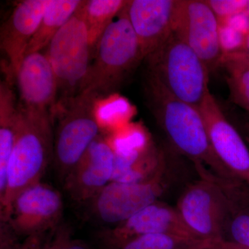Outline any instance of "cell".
Listing matches in <instances>:
<instances>
[{
  "instance_id": "cell-24",
  "label": "cell",
  "mask_w": 249,
  "mask_h": 249,
  "mask_svg": "<svg viewBox=\"0 0 249 249\" xmlns=\"http://www.w3.org/2000/svg\"><path fill=\"white\" fill-rule=\"evenodd\" d=\"M42 249H89L84 242L73 238L71 229L60 224L49 232Z\"/></svg>"
},
{
  "instance_id": "cell-5",
  "label": "cell",
  "mask_w": 249,
  "mask_h": 249,
  "mask_svg": "<svg viewBox=\"0 0 249 249\" xmlns=\"http://www.w3.org/2000/svg\"><path fill=\"white\" fill-rule=\"evenodd\" d=\"M98 98L83 92L54 109L53 160L62 181L80 161L95 139L100 135Z\"/></svg>"
},
{
  "instance_id": "cell-6",
  "label": "cell",
  "mask_w": 249,
  "mask_h": 249,
  "mask_svg": "<svg viewBox=\"0 0 249 249\" xmlns=\"http://www.w3.org/2000/svg\"><path fill=\"white\" fill-rule=\"evenodd\" d=\"M43 52L56 77V106L81 94L89 75L93 49L80 6Z\"/></svg>"
},
{
  "instance_id": "cell-26",
  "label": "cell",
  "mask_w": 249,
  "mask_h": 249,
  "mask_svg": "<svg viewBox=\"0 0 249 249\" xmlns=\"http://www.w3.org/2000/svg\"><path fill=\"white\" fill-rule=\"evenodd\" d=\"M219 20L245 12L249 0H206Z\"/></svg>"
},
{
  "instance_id": "cell-30",
  "label": "cell",
  "mask_w": 249,
  "mask_h": 249,
  "mask_svg": "<svg viewBox=\"0 0 249 249\" xmlns=\"http://www.w3.org/2000/svg\"><path fill=\"white\" fill-rule=\"evenodd\" d=\"M246 52L249 55V35L247 37V43H246Z\"/></svg>"
},
{
  "instance_id": "cell-2",
  "label": "cell",
  "mask_w": 249,
  "mask_h": 249,
  "mask_svg": "<svg viewBox=\"0 0 249 249\" xmlns=\"http://www.w3.org/2000/svg\"><path fill=\"white\" fill-rule=\"evenodd\" d=\"M19 110V129L8 165L7 188L0 200V218L3 223L7 222L16 196L26 188L40 182L53 160L52 114L20 107Z\"/></svg>"
},
{
  "instance_id": "cell-13",
  "label": "cell",
  "mask_w": 249,
  "mask_h": 249,
  "mask_svg": "<svg viewBox=\"0 0 249 249\" xmlns=\"http://www.w3.org/2000/svg\"><path fill=\"white\" fill-rule=\"evenodd\" d=\"M211 145L223 164L249 186V150L210 91L199 107Z\"/></svg>"
},
{
  "instance_id": "cell-22",
  "label": "cell",
  "mask_w": 249,
  "mask_h": 249,
  "mask_svg": "<svg viewBox=\"0 0 249 249\" xmlns=\"http://www.w3.org/2000/svg\"><path fill=\"white\" fill-rule=\"evenodd\" d=\"M227 71L230 97L249 112V55L246 51L223 55L222 64Z\"/></svg>"
},
{
  "instance_id": "cell-14",
  "label": "cell",
  "mask_w": 249,
  "mask_h": 249,
  "mask_svg": "<svg viewBox=\"0 0 249 249\" xmlns=\"http://www.w3.org/2000/svg\"><path fill=\"white\" fill-rule=\"evenodd\" d=\"M15 78L19 107L28 111L49 112L53 116L58 102V83L45 52L26 55Z\"/></svg>"
},
{
  "instance_id": "cell-20",
  "label": "cell",
  "mask_w": 249,
  "mask_h": 249,
  "mask_svg": "<svg viewBox=\"0 0 249 249\" xmlns=\"http://www.w3.org/2000/svg\"><path fill=\"white\" fill-rule=\"evenodd\" d=\"M215 242L169 234L139 236L101 249H214Z\"/></svg>"
},
{
  "instance_id": "cell-10",
  "label": "cell",
  "mask_w": 249,
  "mask_h": 249,
  "mask_svg": "<svg viewBox=\"0 0 249 249\" xmlns=\"http://www.w3.org/2000/svg\"><path fill=\"white\" fill-rule=\"evenodd\" d=\"M62 213L60 192L40 181L16 196L6 223L18 237L25 238L56 229L61 224Z\"/></svg>"
},
{
  "instance_id": "cell-7",
  "label": "cell",
  "mask_w": 249,
  "mask_h": 249,
  "mask_svg": "<svg viewBox=\"0 0 249 249\" xmlns=\"http://www.w3.org/2000/svg\"><path fill=\"white\" fill-rule=\"evenodd\" d=\"M168 164L165 157L158 171L143 181H111L88 203L90 214L104 228H110L160 201L171 183Z\"/></svg>"
},
{
  "instance_id": "cell-16",
  "label": "cell",
  "mask_w": 249,
  "mask_h": 249,
  "mask_svg": "<svg viewBox=\"0 0 249 249\" xmlns=\"http://www.w3.org/2000/svg\"><path fill=\"white\" fill-rule=\"evenodd\" d=\"M177 0H131L125 6L143 58L160 47L173 31Z\"/></svg>"
},
{
  "instance_id": "cell-3",
  "label": "cell",
  "mask_w": 249,
  "mask_h": 249,
  "mask_svg": "<svg viewBox=\"0 0 249 249\" xmlns=\"http://www.w3.org/2000/svg\"><path fill=\"white\" fill-rule=\"evenodd\" d=\"M92 58L83 92L92 93L98 99L115 91L143 60L125 6L100 36Z\"/></svg>"
},
{
  "instance_id": "cell-12",
  "label": "cell",
  "mask_w": 249,
  "mask_h": 249,
  "mask_svg": "<svg viewBox=\"0 0 249 249\" xmlns=\"http://www.w3.org/2000/svg\"><path fill=\"white\" fill-rule=\"evenodd\" d=\"M114 152L109 139L99 135L62 181L64 189L78 204H88L111 182Z\"/></svg>"
},
{
  "instance_id": "cell-1",
  "label": "cell",
  "mask_w": 249,
  "mask_h": 249,
  "mask_svg": "<svg viewBox=\"0 0 249 249\" xmlns=\"http://www.w3.org/2000/svg\"><path fill=\"white\" fill-rule=\"evenodd\" d=\"M145 88L149 108L178 153L195 165H203L218 178L240 179L218 158L198 108L175 98L150 74Z\"/></svg>"
},
{
  "instance_id": "cell-15",
  "label": "cell",
  "mask_w": 249,
  "mask_h": 249,
  "mask_svg": "<svg viewBox=\"0 0 249 249\" xmlns=\"http://www.w3.org/2000/svg\"><path fill=\"white\" fill-rule=\"evenodd\" d=\"M49 0H24L1 25L0 48L7 58L8 73L15 78L28 46L38 29Z\"/></svg>"
},
{
  "instance_id": "cell-29",
  "label": "cell",
  "mask_w": 249,
  "mask_h": 249,
  "mask_svg": "<svg viewBox=\"0 0 249 249\" xmlns=\"http://www.w3.org/2000/svg\"><path fill=\"white\" fill-rule=\"evenodd\" d=\"M214 249H248L243 248V247H239V246L232 245V244L228 243V242H216L214 245Z\"/></svg>"
},
{
  "instance_id": "cell-21",
  "label": "cell",
  "mask_w": 249,
  "mask_h": 249,
  "mask_svg": "<svg viewBox=\"0 0 249 249\" xmlns=\"http://www.w3.org/2000/svg\"><path fill=\"white\" fill-rule=\"evenodd\" d=\"M127 1L124 0H87L83 1L80 10L92 49L103 31L118 16Z\"/></svg>"
},
{
  "instance_id": "cell-8",
  "label": "cell",
  "mask_w": 249,
  "mask_h": 249,
  "mask_svg": "<svg viewBox=\"0 0 249 249\" xmlns=\"http://www.w3.org/2000/svg\"><path fill=\"white\" fill-rule=\"evenodd\" d=\"M195 166L200 178L185 188L176 209L196 238L219 242L229 213L228 198L216 175L203 165Z\"/></svg>"
},
{
  "instance_id": "cell-4",
  "label": "cell",
  "mask_w": 249,
  "mask_h": 249,
  "mask_svg": "<svg viewBox=\"0 0 249 249\" xmlns=\"http://www.w3.org/2000/svg\"><path fill=\"white\" fill-rule=\"evenodd\" d=\"M148 74L180 101L199 109L209 91V72L196 52L173 31L145 59Z\"/></svg>"
},
{
  "instance_id": "cell-27",
  "label": "cell",
  "mask_w": 249,
  "mask_h": 249,
  "mask_svg": "<svg viewBox=\"0 0 249 249\" xmlns=\"http://www.w3.org/2000/svg\"><path fill=\"white\" fill-rule=\"evenodd\" d=\"M49 234V232L29 236L22 242L17 240L12 243L0 245V249H42Z\"/></svg>"
},
{
  "instance_id": "cell-23",
  "label": "cell",
  "mask_w": 249,
  "mask_h": 249,
  "mask_svg": "<svg viewBox=\"0 0 249 249\" xmlns=\"http://www.w3.org/2000/svg\"><path fill=\"white\" fill-rule=\"evenodd\" d=\"M222 241L249 249V207L234 206L229 202Z\"/></svg>"
},
{
  "instance_id": "cell-17",
  "label": "cell",
  "mask_w": 249,
  "mask_h": 249,
  "mask_svg": "<svg viewBox=\"0 0 249 249\" xmlns=\"http://www.w3.org/2000/svg\"><path fill=\"white\" fill-rule=\"evenodd\" d=\"M114 168L111 181L137 182L151 178L164 161V152L153 142L144 146L113 147Z\"/></svg>"
},
{
  "instance_id": "cell-28",
  "label": "cell",
  "mask_w": 249,
  "mask_h": 249,
  "mask_svg": "<svg viewBox=\"0 0 249 249\" xmlns=\"http://www.w3.org/2000/svg\"><path fill=\"white\" fill-rule=\"evenodd\" d=\"M219 22L225 23L247 37L249 35V14L247 11L227 19L219 20Z\"/></svg>"
},
{
  "instance_id": "cell-18",
  "label": "cell",
  "mask_w": 249,
  "mask_h": 249,
  "mask_svg": "<svg viewBox=\"0 0 249 249\" xmlns=\"http://www.w3.org/2000/svg\"><path fill=\"white\" fill-rule=\"evenodd\" d=\"M20 110L19 102L10 80L0 84V200L7 188L8 165L19 129Z\"/></svg>"
},
{
  "instance_id": "cell-19",
  "label": "cell",
  "mask_w": 249,
  "mask_h": 249,
  "mask_svg": "<svg viewBox=\"0 0 249 249\" xmlns=\"http://www.w3.org/2000/svg\"><path fill=\"white\" fill-rule=\"evenodd\" d=\"M81 0H49L38 29L28 46L26 55L43 52L54 36L76 12Z\"/></svg>"
},
{
  "instance_id": "cell-25",
  "label": "cell",
  "mask_w": 249,
  "mask_h": 249,
  "mask_svg": "<svg viewBox=\"0 0 249 249\" xmlns=\"http://www.w3.org/2000/svg\"><path fill=\"white\" fill-rule=\"evenodd\" d=\"M219 35L224 55L246 51L247 36L225 23L219 22Z\"/></svg>"
},
{
  "instance_id": "cell-11",
  "label": "cell",
  "mask_w": 249,
  "mask_h": 249,
  "mask_svg": "<svg viewBox=\"0 0 249 249\" xmlns=\"http://www.w3.org/2000/svg\"><path fill=\"white\" fill-rule=\"evenodd\" d=\"M151 234H169L196 238L183 222L176 207L157 201L115 227L103 228L97 233L100 247Z\"/></svg>"
},
{
  "instance_id": "cell-9",
  "label": "cell",
  "mask_w": 249,
  "mask_h": 249,
  "mask_svg": "<svg viewBox=\"0 0 249 249\" xmlns=\"http://www.w3.org/2000/svg\"><path fill=\"white\" fill-rule=\"evenodd\" d=\"M173 31L196 52L209 73L221 65L219 20L206 0H177Z\"/></svg>"
},
{
  "instance_id": "cell-31",
  "label": "cell",
  "mask_w": 249,
  "mask_h": 249,
  "mask_svg": "<svg viewBox=\"0 0 249 249\" xmlns=\"http://www.w3.org/2000/svg\"><path fill=\"white\" fill-rule=\"evenodd\" d=\"M247 11H248L249 14V4H248V9H247Z\"/></svg>"
}]
</instances>
